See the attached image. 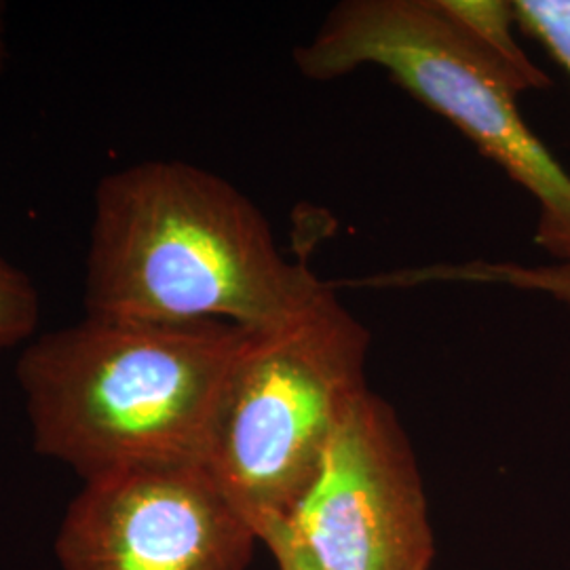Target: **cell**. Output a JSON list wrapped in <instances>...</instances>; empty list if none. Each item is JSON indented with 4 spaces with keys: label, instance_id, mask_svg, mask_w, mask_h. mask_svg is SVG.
Instances as JSON below:
<instances>
[{
    "label": "cell",
    "instance_id": "cell-1",
    "mask_svg": "<svg viewBox=\"0 0 570 570\" xmlns=\"http://www.w3.org/2000/svg\"><path fill=\"white\" fill-rule=\"evenodd\" d=\"M320 282L285 258L265 214L237 186L204 167L153 159L98 183L89 317L258 330L284 320Z\"/></svg>",
    "mask_w": 570,
    "mask_h": 570
},
{
    "label": "cell",
    "instance_id": "cell-2",
    "mask_svg": "<svg viewBox=\"0 0 570 570\" xmlns=\"http://www.w3.org/2000/svg\"><path fill=\"white\" fill-rule=\"evenodd\" d=\"M245 327L89 317L21 351L18 381L35 450L94 480L204 463L212 419Z\"/></svg>",
    "mask_w": 570,
    "mask_h": 570
},
{
    "label": "cell",
    "instance_id": "cell-3",
    "mask_svg": "<svg viewBox=\"0 0 570 570\" xmlns=\"http://www.w3.org/2000/svg\"><path fill=\"white\" fill-rule=\"evenodd\" d=\"M367 348V327L324 279L284 320L245 332L202 465L258 541L296 510L366 391Z\"/></svg>",
    "mask_w": 570,
    "mask_h": 570
},
{
    "label": "cell",
    "instance_id": "cell-4",
    "mask_svg": "<svg viewBox=\"0 0 570 570\" xmlns=\"http://www.w3.org/2000/svg\"><path fill=\"white\" fill-rule=\"evenodd\" d=\"M294 61L308 81L374 66L456 127L539 205L537 233L570 235V174L518 108V91L440 0H345Z\"/></svg>",
    "mask_w": 570,
    "mask_h": 570
},
{
    "label": "cell",
    "instance_id": "cell-5",
    "mask_svg": "<svg viewBox=\"0 0 570 570\" xmlns=\"http://www.w3.org/2000/svg\"><path fill=\"white\" fill-rule=\"evenodd\" d=\"M282 527L320 570H431L428 494L406 429L366 389Z\"/></svg>",
    "mask_w": 570,
    "mask_h": 570
},
{
    "label": "cell",
    "instance_id": "cell-6",
    "mask_svg": "<svg viewBox=\"0 0 570 570\" xmlns=\"http://www.w3.org/2000/svg\"><path fill=\"white\" fill-rule=\"evenodd\" d=\"M261 543L202 463L87 480L58 534L61 570H245Z\"/></svg>",
    "mask_w": 570,
    "mask_h": 570
},
{
    "label": "cell",
    "instance_id": "cell-7",
    "mask_svg": "<svg viewBox=\"0 0 570 570\" xmlns=\"http://www.w3.org/2000/svg\"><path fill=\"white\" fill-rule=\"evenodd\" d=\"M548 254L543 263H444L419 268L421 284L501 285L520 292L548 296L570 315V235H534Z\"/></svg>",
    "mask_w": 570,
    "mask_h": 570
},
{
    "label": "cell",
    "instance_id": "cell-8",
    "mask_svg": "<svg viewBox=\"0 0 570 570\" xmlns=\"http://www.w3.org/2000/svg\"><path fill=\"white\" fill-rule=\"evenodd\" d=\"M440 4L508 77L518 96L550 87L548 75L530 61L529 53L515 39L518 18L513 0H440Z\"/></svg>",
    "mask_w": 570,
    "mask_h": 570
},
{
    "label": "cell",
    "instance_id": "cell-9",
    "mask_svg": "<svg viewBox=\"0 0 570 570\" xmlns=\"http://www.w3.org/2000/svg\"><path fill=\"white\" fill-rule=\"evenodd\" d=\"M41 320V301L32 279L0 258V351L28 343Z\"/></svg>",
    "mask_w": 570,
    "mask_h": 570
},
{
    "label": "cell",
    "instance_id": "cell-10",
    "mask_svg": "<svg viewBox=\"0 0 570 570\" xmlns=\"http://www.w3.org/2000/svg\"><path fill=\"white\" fill-rule=\"evenodd\" d=\"M518 26L570 77V0H513Z\"/></svg>",
    "mask_w": 570,
    "mask_h": 570
},
{
    "label": "cell",
    "instance_id": "cell-11",
    "mask_svg": "<svg viewBox=\"0 0 570 570\" xmlns=\"http://www.w3.org/2000/svg\"><path fill=\"white\" fill-rule=\"evenodd\" d=\"M261 543L271 551L279 570H320L282 524L268 530Z\"/></svg>",
    "mask_w": 570,
    "mask_h": 570
},
{
    "label": "cell",
    "instance_id": "cell-12",
    "mask_svg": "<svg viewBox=\"0 0 570 570\" xmlns=\"http://www.w3.org/2000/svg\"><path fill=\"white\" fill-rule=\"evenodd\" d=\"M4 60H7V9L0 2V75L4 68Z\"/></svg>",
    "mask_w": 570,
    "mask_h": 570
}]
</instances>
